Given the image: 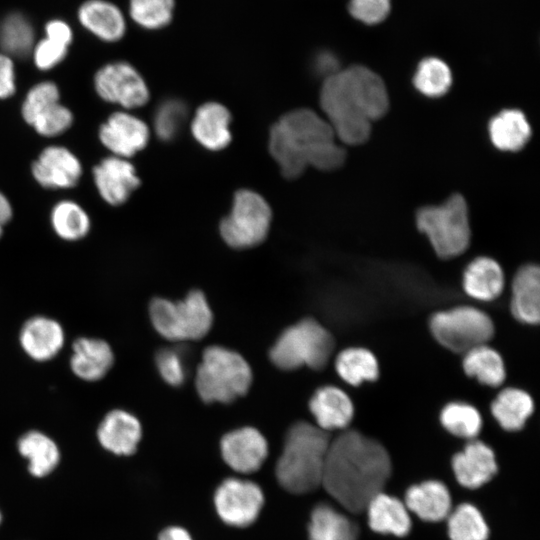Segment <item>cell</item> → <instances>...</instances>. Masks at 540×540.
Wrapping results in <instances>:
<instances>
[{"label":"cell","mask_w":540,"mask_h":540,"mask_svg":"<svg viewBox=\"0 0 540 540\" xmlns=\"http://www.w3.org/2000/svg\"><path fill=\"white\" fill-rule=\"evenodd\" d=\"M391 473L387 450L355 430H345L330 441L322 484L345 509L359 513L382 492Z\"/></svg>","instance_id":"cell-1"},{"label":"cell","mask_w":540,"mask_h":540,"mask_svg":"<svg viewBox=\"0 0 540 540\" xmlns=\"http://www.w3.org/2000/svg\"><path fill=\"white\" fill-rule=\"evenodd\" d=\"M320 105L335 136L347 145L366 142L371 125L389 108L382 78L367 67L355 65L325 78Z\"/></svg>","instance_id":"cell-2"},{"label":"cell","mask_w":540,"mask_h":540,"mask_svg":"<svg viewBox=\"0 0 540 540\" xmlns=\"http://www.w3.org/2000/svg\"><path fill=\"white\" fill-rule=\"evenodd\" d=\"M269 150L289 179L299 177L309 166L338 169L346 158L327 120L307 108L286 113L271 127Z\"/></svg>","instance_id":"cell-3"},{"label":"cell","mask_w":540,"mask_h":540,"mask_svg":"<svg viewBox=\"0 0 540 540\" xmlns=\"http://www.w3.org/2000/svg\"><path fill=\"white\" fill-rule=\"evenodd\" d=\"M330 441L328 432L316 425L305 421L293 424L286 433L276 465L279 484L294 494L317 489L322 484Z\"/></svg>","instance_id":"cell-4"},{"label":"cell","mask_w":540,"mask_h":540,"mask_svg":"<svg viewBox=\"0 0 540 540\" xmlns=\"http://www.w3.org/2000/svg\"><path fill=\"white\" fill-rule=\"evenodd\" d=\"M251 383V368L239 353L222 346L204 350L195 379L203 401L230 403L245 395Z\"/></svg>","instance_id":"cell-5"},{"label":"cell","mask_w":540,"mask_h":540,"mask_svg":"<svg viewBox=\"0 0 540 540\" xmlns=\"http://www.w3.org/2000/svg\"><path fill=\"white\" fill-rule=\"evenodd\" d=\"M334 350L331 333L318 321L305 318L285 329L269 351L272 363L282 370L303 366L323 369Z\"/></svg>","instance_id":"cell-6"},{"label":"cell","mask_w":540,"mask_h":540,"mask_svg":"<svg viewBox=\"0 0 540 540\" xmlns=\"http://www.w3.org/2000/svg\"><path fill=\"white\" fill-rule=\"evenodd\" d=\"M416 224L441 258L459 256L469 246L468 207L460 194L450 196L440 205L422 207L416 214Z\"/></svg>","instance_id":"cell-7"},{"label":"cell","mask_w":540,"mask_h":540,"mask_svg":"<svg viewBox=\"0 0 540 540\" xmlns=\"http://www.w3.org/2000/svg\"><path fill=\"white\" fill-rule=\"evenodd\" d=\"M153 327L170 341L199 340L211 329L213 314L200 290L190 291L179 301L154 298L149 306Z\"/></svg>","instance_id":"cell-8"},{"label":"cell","mask_w":540,"mask_h":540,"mask_svg":"<svg viewBox=\"0 0 540 540\" xmlns=\"http://www.w3.org/2000/svg\"><path fill=\"white\" fill-rule=\"evenodd\" d=\"M429 328L443 347L464 354L486 344L494 334L489 315L472 306H458L434 313L429 320Z\"/></svg>","instance_id":"cell-9"},{"label":"cell","mask_w":540,"mask_h":540,"mask_svg":"<svg viewBox=\"0 0 540 540\" xmlns=\"http://www.w3.org/2000/svg\"><path fill=\"white\" fill-rule=\"evenodd\" d=\"M270 222L271 209L265 199L251 190H240L230 214L221 221L220 233L229 246L249 248L266 238Z\"/></svg>","instance_id":"cell-10"},{"label":"cell","mask_w":540,"mask_h":540,"mask_svg":"<svg viewBox=\"0 0 540 540\" xmlns=\"http://www.w3.org/2000/svg\"><path fill=\"white\" fill-rule=\"evenodd\" d=\"M94 87L103 100L127 109L141 107L149 99L144 79L126 62H113L101 67L94 76Z\"/></svg>","instance_id":"cell-11"},{"label":"cell","mask_w":540,"mask_h":540,"mask_svg":"<svg viewBox=\"0 0 540 540\" xmlns=\"http://www.w3.org/2000/svg\"><path fill=\"white\" fill-rule=\"evenodd\" d=\"M263 502V493L258 485L238 478L223 481L214 495L219 517L235 527L251 525L257 519Z\"/></svg>","instance_id":"cell-12"},{"label":"cell","mask_w":540,"mask_h":540,"mask_svg":"<svg viewBox=\"0 0 540 540\" xmlns=\"http://www.w3.org/2000/svg\"><path fill=\"white\" fill-rule=\"evenodd\" d=\"M99 140L112 155L128 158L147 145L149 128L138 117L118 111L100 126Z\"/></svg>","instance_id":"cell-13"},{"label":"cell","mask_w":540,"mask_h":540,"mask_svg":"<svg viewBox=\"0 0 540 540\" xmlns=\"http://www.w3.org/2000/svg\"><path fill=\"white\" fill-rule=\"evenodd\" d=\"M220 447L226 464L239 473L257 471L268 455L266 439L253 427H242L225 434Z\"/></svg>","instance_id":"cell-14"},{"label":"cell","mask_w":540,"mask_h":540,"mask_svg":"<svg viewBox=\"0 0 540 540\" xmlns=\"http://www.w3.org/2000/svg\"><path fill=\"white\" fill-rule=\"evenodd\" d=\"M32 175L42 187L67 189L78 183L82 165L68 148L51 145L43 149L33 162Z\"/></svg>","instance_id":"cell-15"},{"label":"cell","mask_w":540,"mask_h":540,"mask_svg":"<svg viewBox=\"0 0 540 540\" xmlns=\"http://www.w3.org/2000/svg\"><path fill=\"white\" fill-rule=\"evenodd\" d=\"M93 178L102 199L113 206L123 204L140 184L134 166L126 158L114 155L94 167Z\"/></svg>","instance_id":"cell-16"},{"label":"cell","mask_w":540,"mask_h":540,"mask_svg":"<svg viewBox=\"0 0 540 540\" xmlns=\"http://www.w3.org/2000/svg\"><path fill=\"white\" fill-rule=\"evenodd\" d=\"M452 468L459 484L475 489L487 483L497 472L493 450L485 443L471 440L452 459Z\"/></svg>","instance_id":"cell-17"},{"label":"cell","mask_w":540,"mask_h":540,"mask_svg":"<svg viewBox=\"0 0 540 540\" xmlns=\"http://www.w3.org/2000/svg\"><path fill=\"white\" fill-rule=\"evenodd\" d=\"M141 436L142 428L139 420L131 413L120 409L108 412L97 430L100 444L116 455L133 454Z\"/></svg>","instance_id":"cell-18"},{"label":"cell","mask_w":540,"mask_h":540,"mask_svg":"<svg viewBox=\"0 0 540 540\" xmlns=\"http://www.w3.org/2000/svg\"><path fill=\"white\" fill-rule=\"evenodd\" d=\"M309 409L317 423L316 426L326 432L345 429L354 415L350 397L335 386L317 389L309 401Z\"/></svg>","instance_id":"cell-19"},{"label":"cell","mask_w":540,"mask_h":540,"mask_svg":"<svg viewBox=\"0 0 540 540\" xmlns=\"http://www.w3.org/2000/svg\"><path fill=\"white\" fill-rule=\"evenodd\" d=\"M20 344L32 359L47 361L62 349L64 331L57 321L44 316H35L23 325Z\"/></svg>","instance_id":"cell-20"},{"label":"cell","mask_w":540,"mask_h":540,"mask_svg":"<svg viewBox=\"0 0 540 540\" xmlns=\"http://www.w3.org/2000/svg\"><path fill=\"white\" fill-rule=\"evenodd\" d=\"M70 366L73 373L85 381L103 378L114 362V355L107 342L96 338H79L72 347Z\"/></svg>","instance_id":"cell-21"},{"label":"cell","mask_w":540,"mask_h":540,"mask_svg":"<svg viewBox=\"0 0 540 540\" xmlns=\"http://www.w3.org/2000/svg\"><path fill=\"white\" fill-rule=\"evenodd\" d=\"M511 312L522 323L537 324L540 318V271L538 266L521 267L512 282Z\"/></svg>","instance_id":"cell-22"},{"label":"cell","mask_w":540,"mask_h":540,"mask_svg":"<svg viewBox=\"0 0 540 540\" xmlns=\"http://www.w3.org/2000/svg\"><path fill=\"white\" fill-rule=\"evenodd\" d=\"M230 119V113L223 105L206 103L195 113L191 123L192 134L207 149H223L231 140Z\"/></svg>","instance_id":"cell-23"},{"label":"cell","mask_w":540,"mask_h":540,"mask_svg":"<svg viewBox=\"0 0 540 540\" xmlns=\"http://www.w3.org/2000/svg\"><path fill=\"white\" fill-rule=\"evenodd\" d=\"M405 506L419 518L437 522L448 517L451 512V497L442 482L425 481L407 490Z\"/></svg>","instance_id":"cell-24"},{"label":"cell","mask_w":540,"mask_h":540,"mask_svg":"<svg viewBox=\"0 0 540 540\" xmlns=\"http://www.w3.org/2000/svg\"><path fill=\"white\" fill-rule=\"evenodd\" d=\"M504 273L497 261L489 257L472 260L464 270L462 285L465 293L480 301H492L503 291Z\"/></svg>","instance_id":"cell-25"},{"label":"cell","mask_w":540,"mask_h":540,"mask_svg":"<svg viewBox=\"0 0 540 540\" xmlns=\"http://www.w3.org/2000/svg\"><path fill=\"white\" fill-rule=\"evenodd\" d=\"M365 510L370 528L377 533L402 537L411 529V519L405 504L383 492L375 495Z\"/></svg>","instance_id":"cell-26"},{"label":"cell","mask_w":540,"mask_h":540,"mask_svg":"<svg viewBox=\"0 0 540 540\" xmlns=\"http://www.w3.org/2000/svg\"><path fill=\"white\" fill-rule=\"evenodd\" d=\"M80 23L98 38L114 42L125 32V20L114 4L104 0L84 2L78 11Z\"/></svg>","instance_id":"cell-27"},{"label":"cell","mask_w":540,"mask_h":540,"mask_svg":"<svg viewBox=\"0 0 540 540\" xmlns=\"http://www.w3.org/2000/svg\"><path fill=\"white\" fill-rule=\"evenodd\" d=\"M492 144L501 151L516 152L531 137V127L525 114L518 109H504L488 124Z\"/></svg>","instance_id":"cell-28"},{"label":"cell","mask_w":540,"mask_h":540,"mask_svg":"<svg viewBox=\"0 0 540 540\" xmlns=\"http://www.w3.org/2000/svg\"><path fill=\"white\" fill-rule=\"evenodd\" d=\"M533 410L531 396L518 388L503 389L491 404L493 417L506 431L522 429Z\"/></svg>","instance_id":"cell-29"},{"label":"cell","mask_w":540,"mask_h":540,"mask_svg":"<svg viewBox=\"0 0 540 540\" xmlns=\"http://www.w3.org/2000/svg\"><path fill=\"white\" fill-rule=\"evenodd\" d=\"M353 521L328 504L317 505L308 525L309 540H357Z\"/></svg>","instance_id":"cell-30"},{"label":"cell","mask_w":540,"mask_h":540,"mask_svg":"<svg viewBox=\"0 0 540 540\" xmlns=\"http://www.w3.org/2000/svg\"><path fill=\"white\" fill-rule=\"evenodd\" d=\"M464 372L490 387L500 386L506 377L501 355L487 344L475 347L464 354Z\"/></svg>","instance_id":"cell-31"},{"label":"cell","mask_w":540,"mask_h":540,"mask_svg":"<svg viewBox=\"0 0 540 540\" xmlns=\"http://www.w3.org/2000/svg\"><path fill=\"white\" fill-rule=\"evenodd\" d=\"M22 456L29 461V471L37 477L49 474L60 459L59 449L55 442L38 431L24 434L18 442Z\"/></svg>","instance_id":"cell-32"},{"label":"cell","mask_w":540,"mask_h":540,"mask_svg":"<svg viewBox=\"0 0 540 540\" xmlns=\"http://www.w3.org/2000/svg\"><path fill=\"white\" fill-rule=\"evenodd\" d=\"M335 368L342 380L352 386L375 381L379 376V364L375 355L361 347L341 351L336 357Z\"/></svg>","instance_id":"cell-33"},{"label":"cell","mask_w":540,"mask_h":540,"mask_svg":"<svg viewBox=\"0 0 540 540\" xmlns=\"http://www.w3.org/2000/svg\"><path fill=\"white\" fill-rule=\"evenodd\" d=\"M51 224L55 233L67 241L84 238L91 226L87 212L72 200H62L54 205L51 211Z\"/></svg>","instance_id":"cell-34"},{"label":"cell","mask_w":540,"mask_h":540,"mask_svg":"<svg viewBox=\"0 0 540 540\" xmlns=\"http://www.w3.org/2000/svg\"><path fill=\"white\" fill-rule=\"evenodd\" d=\"M34 30L22 14L12 13L0 23V48L12 58L25 57L34 47Z\"/></svg>","instance_id":"cell-35"},{"label":"cell","mask_w":540,"mask_h":540,"mask_svg":"<svg viewBox=\"0 0 540 540\" xmlns=\"http://www.w3.org/2000/svg\"><path fill=\"white\" fill-rule=\"evenodd\" d=\"M413 84L421 94L427 97H441L452 85V73L443 60L428 57L418 64Z\"/></svg>","instance_id":"cell-36"},{"label":"cell","mask_w":540,"mask_h":540,"mask_svg":"<svg viewBox=\"0 0 540 540\" xmlns=\"http://www.w3.org/2000/svg\"><path fill=\"white\" fill-rule=\"evenodd\" d=\"M442 426L452 435L474 439L482 428V417L472 405L464 402H451L440 413Z\"/></svg>","instance_id":"cell-37"},{"label":"cell","mask_w":540,"mask_h":540,"mask_svg":"<svg viewBox=\"0 0 540 540\" xmlns=\"http://www.w3.org/2000/svg\"><path fill=\"white\" fill-rule=\"evenodd\" d=\"M451 540H487L489 530L480 511L473 505H459L448 515Z\"/></svg>","instance_id":"cell-38"},{"label":"cell","mask_w":540,"mask_h":540,"mask_svg":"<svg viewBox=\"0 0 540 540\" xmlns=\"http://www.w3.org/2000/svg\"><path fill=\"white\" fill-rule=\"evenodd\" d=\"M174 0H130L129 12L132 19L142 27L158 29L167 25L172 18Z\"/></svg>","instance_id":"cell-39"},{"label":"cell","mask_w":540,"mask_h":540,"mask_svg":"<svg viewBox=\"0 0 540 540\" xmlns=\"http://www.w3.org/2000/svg\"><path fill=\"white\" fill-rule=\"evenodd\" d=\"M73 123V114L69 108L59 102L44 107L31 120L35 131L46 137H53L64 133Z\"/></svg>","instance_id":"cell-40"},{"label":"cell","mask_w":540,"mask_h":540,"mask_svg":"<svg viewBox=\"0 0 540 540\" xmlns=\"http://www.w3.org/2000/svg\"><path fill=\"white\" fill-rule=\"evenodd\" d=\"M186 117V108L178 100H168L163 102L157 109L154 126L159 138L171 140L182 127Z\"/></svg>","instance_id":"cell-41"},{"label":"cell","mask_w":540,"mask_h":540,"mask_svg":"<svg viewBox=\"0 0 540 540\" xmlns=\"http://www.w3.org/2000/svg\"><path fill=\"white\" fill-rule=\"evenodd\" d=\"M59 101L60 92L57 85L51 81L40 82L27 92L22 104V117L29 124L40 110Z\"/></svg>","instance_id":"cell-42"},{"label":"cell","mask_w":540,"mask_h":540,"mask_svg":"<svg viewBox=\"0 0 540 540\" xmlns=\"http://www.w3.org/2000/svg\"><path fill=\"white\" fill-rule=\"evenodd\" d=\"M156 366L165 382L172 386L181 385L186 378V369L180 353L172 348L157 352Z\"/></svg>","instance_id":"cell-43"},{"label":"cell","mask_w":540,"mask_h":540,"mask_svg":"<svg viewBox=\"0 0 540 540\" xmlns=\"http://www.w3.org/2000/svg\"><path fill=\"white\" fill-rule=\"evenodd\" d=\"M349 12L365 24H377L388 16L390 0H350Z\"/></svg>","instance_id":"cell-44"},{"label":"cell","mask_w":540,"mask_h":540,"mask_svg":"<svg viewBox=\"0 0 540 540\" xmlns=\"http://www.w3.org/2000/svg\"><path fill=\"white\" fill-rule=\"evenodd\" d=\"M67 51L68 46L46 37L34 45L31 53L37 68L49 70L66 57Z\"/></svg>","instance_id":"cell-45"},{"label":"cell","mask_w":540,"mask_h":540,"mask_svg":"<svg viewBox=\"0 0 540 540\" xmlns=\"http://www.w3.org/2000/svg\"><path fill=\"white\" fill-rule=\"evenodd\" d=\"M15 90V70L12 58L0 53V99L11 97Z\"/></svg>","instance_id":"cell-46"},{"label":"cell","mask_w":540,"mask_h":540,"mask_svg":"<svg viewBox=\"0 0 540 540\" xmlns=\"http://www.w3.org/2000/svg\"><path fill=\"white\" fill-rule=\"evenodd\" d=\"M46 37L58 43L69 46L72 41V31L67 23L61 20H52L46 24Z\"/></svg>","instance_id":"cell-47"},{"label":"cell","mask_w":540,"mask_h":540,"mask_svg":"<svg viewBox=\"0 0 540 540\" xmlns=\"http://www.w3.org/2000/svg\"><path fill=\"white\" fill-rule=\"evenodd\" d=\"M317 69L326 74V77L332 75L333 73L337 72V61L333 57V55L329 53H322L320 56H318L317 60Z\"/></svg>","instance_id":"cell-48"},{"label":"cell","mask_w":540,"mask_h":540,"mask_svg":"<svg viewBox=\"0 0 540 540\" xmlns=\"http://www.w3.org/2000/svg\"><path fill=\"white\" fill-rule=\"evenodd\" d=\"M158 540H192V538L185 529L173 526L163 530Z\"/></svg>","instance_id":"cell-49"},{"label":"cell","mask_w":540,"mask_h":540,"mask_svg":"<svg viewBox=\"0 0 540 540\" xmlns=\"http://www.w3.org/2000/svg\"><path fill=\"white\" fill-rule=\"evenodd\" d=\"M12 217V206L7 197L0 192V238L3 234L4 226Z\"/></svg>","instance_id":"cell-50"},{"label":"cell","mask_w":540,"mask_h":540,"mask_svg":"<svg viewBox=\"0 0 540 540\" xmlns=\"http://www.w3.org/2000/svg\"><path fill=\"white\" fill-rule=\"evenodd\" d=\"M0 520H1V514H0Z\"/></svg>","instance_id":"cell-51"}]
</instances>
